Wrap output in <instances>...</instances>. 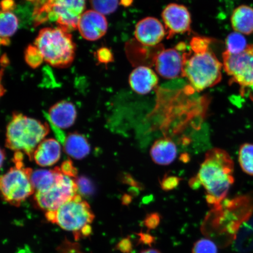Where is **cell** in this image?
Instances as JSON below:
<instances>
[{
    "instance_id": "6da1fadb",
    "label": "cell",
    "mask_w": 253,
    "mask_h": 253,
    "mask_svg": "<svg viewBox=\"0 0 253 253\" xmlns=\"http://www.w3.org/2000/svg\"><path fill=\"white\" fill-rule=\"evenodd\" d=\"M234 163L230 155L220 148L206 154L198 175L191 182L192 188L203 186L208 204L219 205L234 183Z\"/></svg>"
},
{
    "instance_id": "7a4b0ae2",
    "label": "cell",
    "mask_w": 253,
    "mask_h": 253,
    "mask_svg": "<svg viewBox=\"0 0 253 253\" xmlns=\"http://www.w3.org/2000/svg\"><path fill=\"white\" fill-rule=\"evenodd\" d=\"M49 132L47 123L14 113L7 127L6 147L15 152H24L33 160L35 151Z\"/></svg>"
},
{
    "instance_id": "3957f363",
    "label": "cell",
    "mask_w": 253,
    "mask_h": 253,
    "mask_svg": "<svg viewBox=\"0 0 253 253\" xmlns=\"http://www.w3.org/2000/svg\"><path fill=\"white\" fill-rule=\"evenodd\" d=\"M34 44L43 61L53 67L66 68L74 61L75 43L71 34L61 27L40 30Z\"/></svg>"
},
{
    "instance_id": "277c9868",
    "label": "cell",
    "mask_w": 253,
    "mask_h": 253,
    "mask_svg": "<svg viewBox=\"0 0 253 253\" xmlns=\"http://www.w3.org/2000/svg\"><path fill=\"white\" fill-rule=\"evenodd\" d=\"M46 219L76 236L89 235L94 216L90 205L77 194L56 210L45 213Z\"/></svg>"
},
{
    "instance_id": "5b68a950",
    "label": "cell",
    "mask_w": 253,
    "mask_h": 253,
    "mask_svg": "<svg viewBox=\"0 0 253 253\" xmlns=\"http://www.w3.org/2000/svg\"><path fill=\"white\" fill-rule=\"evenodd\" d=\"M221 63L210 50L202 53H186L183 77L188 79L195 91H201L219 84Z\"/></svg>"
},
{
    "instance_id": "8992f818",
    "label": "cell",
    "mask_w": 253,
    "mask_h": 253,
    "mask_svg": "<svg viewBox=\"0 0 253 253\" xmlns=\"http://www.w3.org/2000/svg\"><path fill=\"white\" fill-rule=\"evenodd\" d=\"M86 7V0H53L35 8L33 17L36 26L50 20L70 33L78 29L79 20Z\"/></svg>"
},
{
    "instance_id": "52a82bcc",
    "label": "cell",
    "mask_w": 253,
    "mask_h": 253,
    "mask_svg": "<svg viewBox=\"0 0 253 253\" xmlns=\"http://www.w3.org/2000/svg\"><path fill=\"white\" fill-rule=\"evenodd\" d=\"M23 161V153L15 152V166L1 176L0 182L3 199L14 207H19L36 192L31 179L33 170L25 167Z\"/></svg>"
},
{
    "instance_id": "ba28073f",
    "label": "cell",
    "mask_w": 253,
    "mask_h": 253,
    "mask_svg": "<svg viewBox=\"0 0 253 253\" xmlns=\"http://www.w3.org/2000/svg\"><path fill=\"white\" fill-rule=\"evenodd\" d=\"M78 187L75 178L62 173L51 188L43 192H36L34 201L40 210L53 211L77 195Z\"/></svg>"
},
{
    "instance_id": "9c48e42d",
    "label": "cell",
    "mask_w": 253,
    "mask_h": 253,
    "mask_svg": "<svg viewBox=\"0 0 253 253\" xmlns=\"http://www.w3.org/2000/svg\"><path fill=\"white\" fill-rule=\"evenodd\" d=\"M222 58L224 71L231 77L232 83L253 88V44L239 54L224 52Z\"/></svg>"
},
{
    "instance_id": "30bf717a",
    "label": "cell",
    "mask_w": 253,
    "mask_h": 253,
    "mask_svg": "<svg viewBox=\"0 0 253 253\" xmlns=\"http://www.w3.org/2000/svg\"><path fill=\"white\" fill-rule=\"evenodd\" d=\"M185 55L186 52L179 51L176 47L161 50L154 61L158 74L167 79L183 77Z\"/></svg>"
},
{
    "instance_id": "8fae6325",
    "label": "cell",
    "mask_w": 253,
    "mask_h": 253,
    "mask_svg": "<svg viewBox=\"0 0 253 253\" xmlns=\"http://www.w3.org/2000/svg\"><path fill=\"white\" fill-rule=\"evenodd\" d=\"M162 18L166 26L167 39L176 34L191 32V17L187 8L178 4H170L164 8Z\"/></svg>"
},
{
    "instance_id": "7c38bea8",
    "label": "cell",
    "mask_w": 253,
    "mask_h": 253,
    "mask_svg": "<svg viewBox=\"0 0 253 253\" xmlns=\"http://www.w3.org/2000/svg\"><path fill=\"white\" fill-rule=\"evenodd\" d=\"M167 34L162 23L154 17H147L136 25L135 37L139 43L147 46H156Z\"/></svg>"
},
{
    "instance_id": "4fadbf2b",
    "label": "cell",
    "mask_w": 253,
    "mask_h": 253,
    "mask_svg": "<svg viewBox=\"0 0 253 253\" xmlns=\"http://www.w3.org/2000/svg\"><path fill=\"white\" fill-rule=\"evenodd\" d=\"M108 24L104 15L94 10H88L82 15L78 29L84 39L94 41L106 34Z\"/></svg>"
},
{
    "instance_id": "5bb4252c",
    "label": "cell",
    "mask_w": 253,
    "mask_h": 253,
    "mask_svg": "<svg viewBox=\"0 0 253 253\" xmlns=\"http://www.w3.org/2000/svg\"><path fill=\"white\" fill-rule=\"evenodd\" d=\"M158 78L153 69L147 66H139L131 72L129 84L135 92L145 94L151 92L157 86Z\"/></svg>"
},
{
    "instance_id": "9a60e30c",
    "label": "cell",
    "mask_w": 253,
    "mask_h": 253,
    "mask_svg": "<svg viewBox=\"0 0 253 253\" xmlns=\"http://www.w3.org/2000/svg\"><path fill=\"white\" fill-rule=\"evenodd\" d=\"M77 113L74 104L62 100L50 107L48 117L53 126L65 129L74 124Z\"/></svg>"
},
{
    "instance_id": "2e32d148",
    "label": "cell",
    "mask_w": 253,
    "mask_h": 253,
    "mask_svg": "<svg viewBox=\"0 0 253 253\" xmlns=\"http://www.w3.org/2000/svg\"><path fill=\"white\" fill-rule=\"evenodd\" d=\"M61 156V147L55 139H45L39 145L35 151L33 159L38 165L49 167L54 165Z\"/></svg>"
},
{
    "instance_id": "e0dca14e",
    "label": "cell",
    "mask_w": 253,
    "mask_h": 253,
    "mask_svg": "<svg viewBox=\"0 0 253 253\" xmlns=\"http://www.w3.org/2000/svg\"><path fill=\"white\" fill-rule=\"evenodd\" d=\"M178 151L176 145L169 138L158 139L151 148L150 156L154 162L158 165L167 166L176 159Z\"/></svg>"
},
{
    "instance_id": "ac0fdd59",
    "label": "cell",
    "mask_w": 253,
    "mask_h": 253,
    "mask_svg": "<svg viewBox=\"0 0 253 253\" xmlns=\"http://www.w3.org/2000/svg\"><path fill=\"white\" fill-rule=\"evenodd\" d=\"M233 30L243 35L253 33V8L248 5L239 6L231 16Z\"/></svg>"
},
{
    "instance_id": "d6986e66",
    "label": "cell",
    "mask_w": 253,
    "mask_h": 253,
    "mask_svg": "<svg viewBox=\"0 0 253 253\" xmlns=\"http://www.w3.org/2000/svg\"><path fill=\"white\" fill-rule=\"evenodd\" d=\"M62 171L60 167L53 169H39L32 173L31 179L32 184L36 192L46 191L52 187L58 181Z\"/></svg>"
},
{
    "instance_id": "ffe728a7",
    "label": "cell",
    "mask_w": 253,
    "mask_h": 253,
    "mask_svg": "<svg viewBox=\"0 0 253 253\" xmlns=\"http://www.w3.org/2000/svg\"><path fill=\"white\" fill-rule=\"evenodd\" d=\"M66 153L76 160H82L88 156L90 146L86 138L78 132L69 134L65 138Z\"/></svg>"
},
{
    "instance_id": "44dd1931",
    "label": "cell",
    "mask_w": 253,
    "mask_h": 253,
    "mask_svg": "<svg viewBox=\"0 0 253 253\" xmlns=\"http://www.w3.org/2000/svg\"><path fill=\"white\" fill-rule=\"evenodd\" d=\"M18 27V20L11 11H1L0 15V37L1 45L9 44V37L13 36Z\"/></svg>"
},
{
    "instance_id": "7402d4cb",
    "label": "cell",
    "mask_w": 253,
    "mask_h": 253,
    "mask_svg": "<svg viewBox=\"0 0 253 253\" xmlns=\"http://www.w3.org/2000/svg\"><path fill=\"white\" fill-rule=\"evenodd\" d=\"M239 162L243 171L253 176V144L246 143L240 147Z\"/></svg>"
},
{
    "instance_id": "603a6c76",
    "label": "cell",
    "mask_w": 253,
    "mask_h": 253,
    "mask_svg": "<svg viewBox=\"0 0 253 253\" xmlns=\"http://www.w3.org/2000/svg\"><path fill=\"white\" fill-rule=\"evenodd\" d=\"M247 41L243 35L234 32L227 37L226 40V51L231 54L236 55L244 51L247 46Z\"/></svg>"
},
{
    "instance_id": "cb8c5ba5",
    "label": "cell",
    "mask_w": 253,
    "mask_h": 253,
    "mask_svg": "<svg viewBox=\"0 0 253 253\" xmlns=\"http://www.w3.org/2000/svg\"><path fill=\"white\" fill-rule=\"evenodd\" d=\"M93 10L103 15L110 14L118 7L119 0H90Z\"/></svg>"
},
{
    "instance_id": "d4e9b609",
    "label": "cell",
    "mask_w": 253,
    "mask_h": 253,
    "mask_svg": "<svg viewBox=\"0 0 253 253\" xmlns=\"http://www.w3.org/2000/svg\"><path fill=\"white\" fill-rule=\"evenodd\" d=\"M25 59L28 65L33 68L39 66L43 61L39 50L36 46L30 45L25 52Z\"/></svg>"
},
{
    "instance_id": "484cf974",
    "label": "cell",
    "mask_w": 253,
    "mask_h": 253,
    "mask_svg": "<svg viewBox=\"0 0 253 253\" xmlns=\"http://www.w3.org/2000/svg\"><path fill=\"white\" fill-rule=\"evenodd\" d=\"M192 253H218L214 243L208 239H201L194 243Z\"/></svg>"
},
{
    "instance_id": "4316f807",
    "label": "cell",
    "mask_w": 253,
    "mask_h": 253,
    "mask_svg": "<svg viewBox=\"0 0 253 253\" xmlns=\"http://www.w3.org/2000/svg\"><path fill=\"white\" fill-rule=\"evenodd\" d=\"M211 40L208 38L195 37H193L190 42L192 52L194 53H202L210 50Z\"/></svg>"
},
{
    "instance_id": "83f0119b",
    "label": "cell",
    "mask_w": 253,
    "mask_h": 253,
    "mask_svg": "<svg viewBox=\"0 0 253 253\" xmlns=\"http://www.w3.org/2000/svg\"><path fill=\"white\" fill-rule=\"evenodd\" d=\"M75 181L77 183L78 190L82 194L90 195L93 193L94 186L89 179L84 177H81L79 178H76Z\"/></svg>"
},
{
    "instance_id": "f1b7e54d",
    "label": "cell",
    "mask_w": 253,
    "mask_h": 253,
    "mask_svg": "<svg viewBox=\"0 0 253 253\" xmlns=\"http://www.w3.org/2000/svg\"><path fill=\"white\" fill-rule=\"evenodd\" d=\"M160 223V215L156 213L147 215L144 221V225L148 230H153L157 228Z\"/></svg>"
},
{
    "instance_id": "f546056e",
    "label": "cell",
    "mask_w": 253,
    "mask_h": 253,
    "mask_svg": "<svg viewBox=\"0 0 253 253\" xmlns=\"http://www.w3.org/2000/svg\"><path fill=\"white\" fill-rule=\"evenodd\" d=\"M62 172L65 175L76 178L77 175V170L73 165L72 161L70 160L65 161L63 162L61 167H60Z\"/></svg>"
},
{
    "instance_id": "4dcf8cb0",
    "label": "cell",
    "mask_w": 253,
    "mask_h": 253,
    "mask_svg": "<svg viewBox=\"0 0 253 253\" xmlns=\"http://www.w3.org/2000/svg\"><path fill=\"white\" fill-rule=\"evenodd\" d=\"M98 60L100 62L107 63L112 62L113 57L112 53L110 50L106 47L101 48L97 52Z\"/></svg>"
},
{
    "instance_id": "1f68e13d",
    "label": "cell",
    "mask_w": 253,
    "mask_h": 253,
    "mask_svg": "<svg viewBox=\"0 0 253 253\" xmlns=\"http://www.w3.org/2000/svg\"><path fill=\"white\" fill-rule=\"evenodd\" d=\"M138 235L140 236V241L142 244L150 245L154 242V237L150 234L140 233Z\"/></svg>"
},
{
    "instance_id": "d6a6232c",
    "label": "cell",
    "mask_w": 253,
    "mask_h": 253,
    "mask_svg": "<svg viewBox=\"0 0 253 253\" xmlns=\"http://www.w3.org/2000/svg\"><path fill=\"white\" fill-rule=\"evenodd\" d=\"M15 3L14 0H2L1 2V11H11L14 9Z\"/></svg>"
},
{
    "instance_id": "836d02e7",
    "label": "cell",
    "mask_w": 253,
    "mask_h": 253,
    "mask_svg": "<svg viewBox=\"0 0 253 253\" xmlns=\"http://www.w3.org/2000/svg\"><path fill=\"white\" fill-rule=\"evenodd\" d=\"M27 1L34 3L36 5V7H40L46 2V0H27Z\"/></svg>"
},
{
    "instance_id": "e575fe53",
    "label": "cell",
    "mask_w": 253,
    "mask_h": 253,
    "mask_svg": "<svg viewBox=\"0 0 253 253\" xmlns=\"http://www.w3.org/2000/svg\"><path fill=\"white\" fill-rule=\"evenodd\" d=\"M140 253H162L160 251H158L157 249H148L146 250H144V251H141Z\"/></svg>"
},
{
    "instance_id": "d590c367",
    "label": "cell",
    "mask_w": 253,
    "mask_h": 253,
    "mask_svg": "<svg viewBox=\"0 0 253 253\" xmlns=\"http://www.w3.org/2000/svg\"><path fill=\"white\" fill-rule=\"evenodd\" d=\"M121 1L123 5L126 6L131 4L132 0H121Z\"/></svg>"
},
{
    "instance_id": "8d00e7d4",
    "label": "cell",
    "mask_w": 253,
    "mask_h": 253,
    "mask_svg": "<svg viewBox=\"0 0 253 253\" xmlns=\"http://www.w3.org/2000/svg\"><path fill=\"white\" fill-rule=\"evenodd\" d=\"M1 166L3 165V161L4 160L5 153L4 152V150H1Z\"/></svg>"
}]
</instances>
